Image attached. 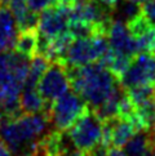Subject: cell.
Wrapping results in <instances>:
<instances>
[{"instance_id":"1","label":"cell","mask_w":155,"mask_h":156,"mask_svg":"<svg viewBox=\"0 0 155 156\" xmlns=\"http://www.w3.org/2000/svg\"><path fill=\"white\" fill-rule=\"evenodd\" d=\"M52 129L47 112L26 114L5 118L0 126V142L9 148L13 156H34L39 143Z\"/></svg>"},{"instance_id":"2","label":"cell","mask_w":155,"mask_h":156,"mask_svg":"<svg viewBox=\"0 0 155 156\" xmlns=\"http://www.w3.org/2000/svg\"><path fill=\"white\" fill-rule=\"evenodd\" d=\"M66 70L73 90L93 110L106 102L119 84L118 77L99 61L84 66H66Z\"/></svg>"},{"instance_id":"3","label":"cell","mask_w":155,"mask_h":156,"mask_svg":"<svg viewBox=\"0 0 155 156\" xmlns=\"http://www.w3.org/2000/svg\"><path fill=\"white\" fill-rule=\"evenodd\" d=\"M89 108V106L75 90H69L49 106L48 115L53 129L67 132L75 121Z\"/></svg>"},{"instance_id":"4","label":"cell","mask_w":155,"mask_h":156,"mask_svg":"<svg viewBox=\"0 0 155 156\" xmlns=\"http://www.w3.org/2000/svg\"><path fill=\"white\" fill-rule=\"evenodd\" d=\"M110 48L109 36L97 34L88 37H75L71 43L63 63L66 66H84L99 61Z\"/></svg>"},{"instance_id":"5","label":"cell","mask_w":155,"mask_h":156,"mask_svg":"<svg viewBox=\"0 0 155 156\" xmlns=\"http://www.w3.org/2000/svg\"><path fill=\"white\" fill-rule=\"evenodd\" d=\"M102 125L103 121L97 116L95 110L89 107L67 133L76 148L88 152L102 142Z\"/></svg>"},{"instance_id":"6","label":"cell","mask_w":155,"mask_h":156,"mask_svg":"<svg viewBox=\"0 0 155 156\" xmlns=\"http://www.w3.org/2000/svg\"><path fill=\"white\" fill-rule=\"evenodd\" d=\"M70 79L66 65L59 61L51 62L38 83V90L45 102L52 103L70 89Z\"/></svg>"},{"instance_id":"7","label":"cell","mask_w":155,"mask_h":156,"mask_svg":"<svg viewBox=\"0 0 155 156\" xmlns=\"http://www.w3.org/2000/svg\"><path fill=\"white\" fill-rule=\"evenodd\" d=\"M73 7L74 4L71 0H58L54 5L44 9L39 14L38 31L49 39L66 31L69 27V18Z\"/></svg>"},{"instance_id":"8","label":"cell","mask_w":155,"mask_h":156,"mask_svg":"<svg viewBox=\"0 0 155 156\" xmlns=\"http://www.w3.org/2000/svg\"><path fill=\"white\" fill-rule=\"evenodd\" d=\"M119 83L125 90L137 85L155 84V54L137 53Z\"/></svg>"},{"instance_id":"9","label":"cell","mask_w":155,"mask_h":156,"mask_svg":"<svg viewBox=\"0 0 155 156\" xmlns=\"http://www.w3.org/2000/svg\"><path fill=\"white\" fill-rule=\"evenodd\" d=\"M107 36H109L110 47H111L114 51L123 53V54L132 55V57H135L138 53L136 39L129 32L125 22L114 18Z\"/></svg>"},{"instance_id":"10","label":"cell","mask_w":155,"mask_h":156,"mask_svg":"<svg viewBox=\"0 0 155 156\" xmlns=\"http://www.w3.org/2000/svg\"><path fill=\"white\" fill-rule=\"evenodd\" d=\"M18 35L17 22L9 7H0V52L14 49Z\"/></svg>"},{"instance_id":"11","label":"cell","mask_w":155,"mask_h":156,"mask_svg":"<svg viewBox=\"0 0 155 156\" xmlns=\"http://www.w3.org/2000/svg\"><path fill=\"white\" fill-rule=\"evenodd\" d=\"M49 106L51 103L45 102V99L39 93L38 87H23L21 93V108L23 112H48Z\"/></svg>"},{"instance_id":"12","label":"cell","mask_w":155,"mask_h":156,"mask_svg":"<svg viewBox=\"0 0 155 156\" xmlns=\"http://www.w3.org/2000/svg\"><path fill=\"white\" fill-rule=\"evenodd\" d=\"M138 132L137 126L128 119H121L115 116L113 121V133H111V146L113 147H124V144Z\"/></svg>"},{"instance_id":"13","label":"cell","mask_w":155,"mask_h":156,"mask_svg":"<svg viewBox=\"0 0 155 156\" xmlns=\"http://www.w3.org/2000/svg\"><path fill=\"white\" fill-rule=\"evenodd\" d=\"M150 147L151 141L147 130H138L124 144V152L127 156H147Z\"/></svg>"},{"instance_id":"14","label":"cell","mask_w":155,"mask_h":156,"mask_svg":"<svg viewBox=\"0 0 155 156\" xmlns=\"http://www.w3.org/2000/svg\"><path fill=\"white\" fill-rule=\"evenodd\" d=\"M38 36H39L38 29L18 31V35H17V40H16L14 49H16L17 52L27 55V57L32 58V57H34V55L36 54Z\"/></svg>"},{"instance_id":"15","label":"cell","mask_w":155,"mask_h":156,"mask_svg":"<svg viewBox=\"0 0 155 156\" xmlns=\"http://www.w3.org/2000/svg\"><path fill=\"white\" fill-rule=\"evenodd\" d=\"M49 63H51V61L45 58L44 55L35 54L30 61L29 74H27L23 87H38V83L41 79V76L44 72H45V70L48 69Z\"/></svg>"},{"instance_id":"16","label":"cell","mask_w":155,"mask_h":156,"mask_svg":"<svg viewBox=\"0 0 155 156\" xmlns=\"http://www.w3.org/2000/svg\"><path fill=\"white\" fill-rule=\"evenodd\" d=\"M142 4L135 2V0H120L116 4V7L113 9V13L116 20H120L123 22H128L132 18H135L136 16L140 14Z\"/></svg>"},{"instance_id":"17","label":"cell","mask_w":155,"mask_h":156,"mask_svg":"<svg viewBox=\"0 0 155 156\" xmlns=\"http://www.w3.org/2000/svg\"><path fill=\"white\" fill-rule=\"evenodd\" d=\"M127 94L132 99V102L140 105L151 98H155V84H146V85H137L133 88L127 89Z\"/></svg>"},{"instance_id":"18","label":"cell","mask_w":155,"mask_h":156,"mask_svg":"<svg viewBox=\"0 0 155 156\" xmlns=\"http://www.w3.org/2000/svg\"><path fill=\"white\" fill-rule=\"evenodd\" d=\"M138 53H155V27H151L149 31L141 36L136 37Z\"/></svg>"},{"instance_id":"19","label":"cell","mask_w":155,"mask_h":156,"mask_svg":"<svg viewBox=\"0 0 155 156\" xmlns=\"http://www.w3.org/2000/svg\"><path fill=\"white\" fill-rule=\"evenodd\" d=\"M127 27H128V30L132 35H133V37H138V36H141L142 34H145L146 31H149L151 29V25L149 23V21L145 18V16L142 14V12L136 16L135 18H132L131 21L127 22Z\"/></svg>"},{"instance_id":"20","label":"cell","mask_w":155,"mask_h":156,"mask_svg":"<svg viewBox=\"0 0 155 156\" xmlns=\"http://www.w3.org/2000/svg\"><path fill=\"white\" fill-rule=\"evenodd\" d=\"M8 7L12 10V13L16 18V22H20L31 10L29 8V5H27L26 0H10Z\"/></svg>"},{"instance_id":"21","label":"cell","mask_w":155,"mask_h":156,"mask_svg":"<svg viewBox=\"0 0 155 156\" xmlns=\"http://www.w3.org/2000/svg\"><path fill=\"white\" fill-rule=\"evenodd\" d=\"M58 2V0H26L27 5L31 10H34L36 13L43 12L44 9H47L49 7H52Z\"/></svg>"},{"instance_id":"22","label":"cell","mask_w":155,"mask_h":156,"mask_svg":"<svg viewBox=\"0 0 155 156\" xmlns=\"http://www.w3.org/2000/svg\"><path fill=\"white\" fill-rule=\"evenodd\" d=\"M142 14L153 27H155V0H146L141 7Z\"/></svg>"},{"instance_id":"23","label":"cell","mask_w":155,"mask_h":156,"mask_svg":"<svg viewBox=\"0 0 155 156\" xmlns=\"http://www.w3.org/2000/svg\"><path fill=\"white\" fill-rule=\"evenodd\" d=\"M61 156H88V154H87L85 151H81V150L76 148V147L74 146V147L69 148L67 151H65Z\"/></svg>"},{"instance_id":"24","label":"cell","mask_w":155,"mask_h":156,"mask_svg":"<svg viewBox=\"0 0 155 156\" xmlns=\"http://www.w3.org/2000/svg\"><path fill=\"white\" fill-rule=\"evenodd\" d=\"M109 156H127L124 150H120V147H110L109 150Z\"/></svg>"},{"instance_id":"25","label":"cell","mask_w":155,"mask_h":156,"mask_svg":"<svg viewBox=\"0 0 155 156\" xmlns=\"http://www.w3.org/2000/svg\"><path fill=\"white\" fill-rule=\"evenodd\" d=\"M98 2L101 4H103V5H106V7H109V8L114 9L116 7V4H118L120 0H98Z\"/></svg>"},{"instance_id":"26","label":"cell","mask_w":155,"mask_h":156,"mask_svg":"<svg viewBox=\"0 0 155 156\" xmlns=\"http://www.w3.org/2000/svg\"><path fill=\"white\" fill-rule=\"evenodd\" d=\"M0 156H13V154L9 151V148L3 142H0Z\"/></svg>"},{"instance_id":"27","label":"cell","mask_w":155,"mask_h":156,"mask_svg":"<svg viewBox=\"0 0 155 156\" xmlns=\"http://www.w3.org/2000/svg\"><path fill=\"white\" fill-rule=\"evenodd\" d=\"M147 133H149V136H150V139H151V142L155 144V122L150 126V129L147 130Z\"/></svg>"},{"instance_id":"28","label":"cell","mask_w":155,"mask_h":156,"mask_svg":"<svg viewBox=\"0 0 155 156\" xmlns=\"http://www.w3.org/2000/svg\"><path fill=\"white\" fill-rule=\"evenodd\" d=\"M4 119H5V114H4V111H3L2 108H0V126H2Z\"/></svg>"},{"instance_id":"29","label":"cell","mask_w":155,"mask_h":156,"mask_svg":"<svg viewBox=\"0 0 155 156\" xmlns=\"http://www.w3.org/2000/svg\"><path fill=\"white\" fill-rule=\"evenodd\" d=\"M10 0H0V7H8Z\"/></svg>"},{"instance_id":"30","label":"cell","mask_w":155,"mask_h":156,"mask_svg":"<svg viewBox=\"0 0 155 156\" xmlns=\"http://www.w3.org/2000/svg\"><path fill=\"white\" fill-rule=\"evenodd\" d=\"M34 156H45V155L41 154L40 151H39V150H36V152H35V155H34Z\"/></svg>"},{"instance_id":"31","label":"cell","mask_w":155,"mask_h":156,"mask_svg":"<svg viewBox=\"0 0 155 156\" xmlns=\"http://www.w3.org/2000/svg\"><path fill=\"white\" fill-rule=\"evenodd\" d=\"M135 2H137V3H140V4H143L146 2V0H135Z\"/></svg>"},{"instance_id":"32","label":"cell","mask_w":155,"mask_h":156,"mask_svg":"<svg viewBox=\"0 0 155 156\" xmlns=\"http://www.w3.org/2000/svg\"><path fill=\"white\" fill-rule=\"evenodd\" d=\"M66 2H70V0H66Z\"/></svg>"},{"instance_id":"33","label":"cell","mask_w":155,"mask_h":156,"mask_svg":"<svg viewBox=\"0 0 155 156\" xmlns=\"http://www.w3.org/2000/svg\"><path fill=\"white\" fill-rule=\"evenodd\" d=\"M154 54H155V53H154Z\"/></svg>"}]
</instances>
